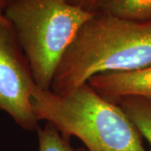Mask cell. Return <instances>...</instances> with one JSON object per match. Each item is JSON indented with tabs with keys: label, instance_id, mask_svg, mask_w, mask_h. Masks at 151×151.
<instances>
[{
	"label": "cell",
	"instance_id": "obj_1",
	"mask_svg": "<svg viewBox=\"0 0 151 151\" xmlns=\"http://www.w3.org/2000/svg\"><path fill=\"white\" fill-rule=\"evenodd\" d=\"M150 65L151 21H131L98 12L83 24L66 49L50 90L64 94L98 74Z\"/></svg>",
	"mask_w": 151,
	"mask_h": 151
},
{
	"label": "cell",
	"instance_id": "obj_10",
	"mask_svg": "<svg viewBox=\"0 0 151 151\" xmlns=\"http://www.w3.org/2000/svg\"><path fill=\"white\" fill-rule=\"evenodd\" d=\"M12 0H0V21H5L7 19L4 16V12Z\"/></svg>",
	"mask_w": 151,
	"mask_h": 151
},
{
	"label": "cell",
	"instance_id": "obj_7",
	"mask_svg": "<svg viewBox=\"0 0 151 151\" xmlns=\"http://www.w3.org/2000/svg\"><path fill=\"white\" fill-rule=\"evenodd\" d=\"M99 12L136 22L151 21V0H103Z\"/></svg>",
	"mask_w": 151,
	"mask_h": 151
},
{
	"label": "cell",
	"instance_id": "obj_4",
	"mask_svg": "<svg viewBox=\"0 0 151 151\" xmlns=\"http://www.w3.org/2000/svg\"><path fill=\"white\" fill-rule=\"evenodd\" d=\"M35 85L12 24L8 19L0 21V110L30 131L39 128L33 106Z\"/></svg>",
	"mask_w": 151,
	"mask_h": 151
},
{
	"label": "cell",
	"instance_id": "obj_9",
	"mask_svg": "<svg viewBox=\"0 0 151 151\" xmlns=\"http://www.w3.org/2000/svg\"><path fill=\"white\" fill-rule=\"evenodd\" d=\"M67 4L74 6L81 10L96 14L99 12L103 0H65Z\"/></svg>",
	"mask_w": 151,
	"mask_h": 151
},
{
	"label": "cell",
	"instance_id": "obj_5",
	"mask_svg": "<svg viewBox=\"0 0 151 151\" xmlns=\"http://www.w3.org/2000/svg\"><path fill=\"white\" fill-rule=\"evenodd\" d=\"M87 83L112 103L128 96L151 98V65L132 71L98 74L91 77Z\"/></svg>",
	"mask_w": 151,
	"mask_h": 151
},
{
	"label": "cell",
	"instance_id": "obj_6",
	"mask_svg": "<svg viewBox=\"0 0 151 151\" xmlns=\"http://www.w3.org/2000/svg\"><path fill=\"white\" fill-rule=\"evenodd\" d=\"M113 103L118 104L129 117L141 136L151 146V98L140 96L120 97Z\"/></svg>",
	"mask_w": 151,
	"mask_h": 151
},
{
	"label": "cell",
	"instance_id": "obj_2",
	"mask_svg": "<svg viewBox=\"0 0 151 151\" xmlns=\"http://www.w3.org/2000/svg\"><path fill=\"white\" fill-rule=\"evenodd\" d=\"M33 106L39 121L52 124L66 139L78 138L88 151H146L140 134L122 108L87 82L64 94L35 85Z\"/></svg>",
	"mask_w": 151,
	"mask_h": 151
},
{
	"label": "cell",
	"instance_id": "obj_8",
	"mask_svg": "<svg viewBox=\"0 0 151 151\" xmlns=\"http://www.w3.org/2000/svg\"><path fill=\"white\" fill-rule=\"evenodd\" d=\"M39 151H86L71 147L68 139L60 134L52 124H47L43 129L38 128Z\"/></svg>",
	"mask_w": 151,
	"mask_h": 151
},
{
	"label": "cell",
	"instance_id": "obj_3",
	"mask_svg": "<svg viewBox=\"0 0 151 151\" xmlns=\"http://www.w3.org/2000/svg\"><path fill=\"white\" fill-rule=\"evenodd\" d=\"M93 14L65 0L11 1L4 16L15 31L36 86L50 90L60 60Z\"/></svg>",
	"mask_w": 151,
	"mask_h": 151
}]
</instances>
